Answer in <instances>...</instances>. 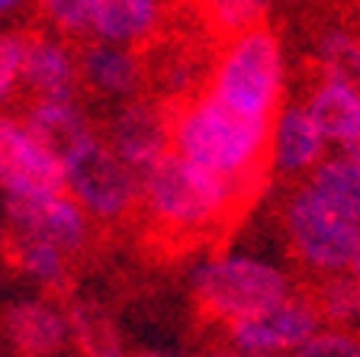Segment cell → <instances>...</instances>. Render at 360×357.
<instances>
[{"instance_id":"cell-4","label":"cell","mask_w":360,"mask_h":357,"mask_svg":"<svg viewBox=\"0 0 360 357\" xmlns=\"http://www.w3.org/2000/svg\"><path fill=\"white\" fill-rule=\"evenodd\" d=\"M61 168L71 196L90 219H97L106 229L132 232L142 200L139 174L112 155L97 132L61 158Z\"/></svg>"},{"instance_id":"cell-18","label":"cell","mask_w":360,"mask_h":357,"mask_svg":"<svg viewBox=\"0 0 360 357\" xmlns=\"http://www.w3.org/2000/svg\"><path fill=\"white\" fill-rule=\"evenodd\" d=\"M306 113L319 126L325 142H345L360 129V94L335 77H319Z\"/></svg>"},{"instance_id":"cell-11","label":"cell","mask_w":360,"mask_h":357,"mask_svg":"<svg viewBox=\"0 0 360 357\" xmlns=\"http://www.w3.org/2000/svg\"><path fill=\"white\" fill-rule=\"evenodd\" d=\"M22 87L36 100H58V104H75L77 90V65L68 45L58 39H49L42 32H26V55H22L20 71Z\"/></svg>"},{"instance_id":"cell-6","label":"cell","mask_w":360,"mask_h":357,"mask_svg":"<svg viewBox=\"0 0 360 357\" xmlns=\"http://www.w3.org/2000/svg\"><path fill=\"white\" fill-rule=\"evenodd\" d=\"M7 206V223L13 232L22 235H36L49 245H55L58 251H65L68 258H90L97 251V245L103 242L100 229L94 225V219L77 206L75 196H4Z\"/></svg>"},{"instance_id":"cell-8","label":"cell","mask_w":360,"mask_h":357,"mask_svg":"<svg viewBox=\"0 0 360 357\" xmlns=\"http://www.w3.org/2000/svg\"><path fill=\"white\" fill-rule=\"evenodd\" d=\"M103 142L126 168L142 177L145 168L171 151V110L151 97H132L110 116Z\"/></svg>"},{"instance_id":"cell-20","label":"cell","mask_w":360,"mask_h":357,"mask_svg":"<svg viewBox=\"0 0 360 357\" xmlns=\"http://www.w3.org/2000/svg\"><path fill=\"white\" fill-rule=\"evenodd\" d=\"M300 290L312 299L315 313L322 315V322L347 325V322H354L360 315V280L351 270L322 274L315 283H306Z\"/></svg>"},{"instance_id":"cell-22","label":"cell","mask_w":360,"mask_h":357,"mask_svg":"<svg viewBox=\"0 0 360 357\" xmlns=\"http://www.w3.org/2000/svg\"><path fill=\"white\" fill-rule=\"evenodd\" d=\"M292 357H360V332H354V328H319L300 348H292Z\"/></svg>"},{"instance_id":"cell-10","label":"cell","mask_w":360,"mask_h":357,"mask_svg":"<svg viewBox=\"0 0 360 357\" xmlns=\"http://www.w3.org/2000/svg\"><path fill=\"white\" fill-rule=\"evenodd\" d=\"M77 84L94 97H145L142 61L132 49L110 42H84L75 52Z\"/></svg>"},{"instance_id":"cell-14","label":"cell","mask_w":360,"mask_h":357,"mask_svg":"<svg viewBox=\"0 0 360 357\" xmlns=\"http://www.w3.org/2000/svg\"><path fill=\"white\" fill-rule=\"evenodd\" d=\"M0 251L13 270H20L22 277L42 283L49 293L58 296H71V258L65 251H58L55 245L42 242L36 235H22V232H4L0 238Z\"/></svg>"},{"instance_id":"cell-25","label":"cell","mask_w":360,"mask_h":357,"mask_svg":"<svg viewBox=\"0 0 360 357\" xmlns=\"http://www.w3.org/2000/svg\"><path fill=\"white\" fill-rule=\"evenodd\" d=\"M338 145H341V151H345L347 161L357 164V168H360V129H357L354 135H347L345 142H338Z\"/></svg>"},{"instance_id":"cell-12","label":"cell","mask_w":360,"mask_h":357,"mask_svg":"<svg viewBox=\"0 0 360 357\" xmlns=\"http://www.w3.org/2000/svg\"><path fill=\"white\" fill-rule=\"evenodd\" d=\"M4 335L16 357H55L68 344V319L52 299H20L4 313Z\"/></svg>"},{"instance_id":"cell-9","label":"cell","mask_w":360,"mask_h":357,"mask_svg":"<svg viewBox=\"0 0 360 357\" xmlns=\"http://www.w3.org/2000/svg\"><path fill=\"white\" fill-rule=\"evenodd\" d=\"M319 325H322V315L315 313L312 299L302 290H292V296L283 299L280 306H274L270 313L235 322L225 332H229V342L238 351H245V354L274 357L300 348L309 335L319 332Z\"/></svg>"},{"instance_id":"cell-3","label":"cell","mask_w":360,"mask_h":357,"mask_svg":"<svg viewBox=\"0 0 360 357\" xmlns=\"http://www.w3.org/2000/svg\"><path fill=\"white\" fill-rule=\"evenodd\" d=\"M292 296V280L283 270L255 258L210 261L193 277V306L206 325H235L270 313Z\"/></svg>"},{"instance_id":"cell-28","label":"cell","mask_w":360,"mask_h":357,"mask_svg":"<svg viewBox=\"0 0 360 357\" xmlns=\"http://www.w3.org/2000/svg\"><path fill=\"white\" fill-rule=\"evenodd\" d=\"M135 357H180V354H167V351H139Z\"/></svg>"},{"instance_id":"cell-5","label":"cell","mask_w":360,"mask_h":357,"mask_svg":"<svg viewBox=\"0 0 360 357\" xmlns=\"http://www.w3.org/2000/svg\"><path fill=\"white\" fill-rule=\"evenodd\" d=\"M292 254L315 274H338L351 268L360 248V219L345 216L325 203L309 184L296 187L283 206Z\"/></svg>"},{"instance_id":"cell-23","label":"cell","mask_w":360,"mask_h":357,"mask_svg":"<svg viewBox=\"0 0 360 357\" xmlns=\"http://www.w3.org/2000/svg\"><path fill=\"white\" fill-rule=\"evenodd\" d=\"M42 16L68 39H84L90 32L94 0H36Z\"/></svg>"},{"instance_id":"cell-19","label":"cell","mask_w":360,"mask_h":357,"mask_svg":"<svg viewBox=\"0 0 360 357\" xmlns=\"http://www.w3.org/2000/svg\"><path fill=\"white\" fill-rule=\"evenodd\" d=\"M190 13L196 16L206 36L216 45H225L229 39H235L238 32L251 30L257 23H264V0H187Z\"/></svg>"},{"instance_id":"cell-13","label":"cell","mask_w":360,"mask_h":357,"mask_svg":"<svg viewBox=\"0 0 360 357\" xmlns=\"http://www.w3.org/2000/svg\"><path fill=\"white\" fill-rule=\"evenodd\" d=\"M161 26V0H94L90 10V32L110 45L142 49Z\"/></svg>"},{"instance_id":"cell-30","label":"cell","mask_w":360,"mask_h":357,"mask_svg":"<svg viewBox=\"0 0 360 357\" xmlns=\"http://www.w3.org/2000/svg\"><path fill=\"white\" fill-rule=\"evenodd\" d=\"M174 7H187V0H174Z\"/></svg>"},{"instance_id":"cell-26","label":"cell","mask_w":360,"mask_h":357,"mask_svg":"<svg viewBox=\"0 0 360 357\" xmlns=\"http://www.w3.org/2000/svg\"><path fill=\"white\" fill-rule=\"evenodd\" d=\"M20 4H22V0H0V16H4V13H13Z\"/></svg>"},{"instance_id":"cell-15","label":"cell","mask_w":360,"mask_h":357,"mask_svg":"<svg viewBox=\"0 0 360 357\" xmlns=\"http://www.w3.org/2000/svg\"><path fill=\"white\" fill-rule=\"evenodd\" d=\"M325 139L306 106H290L280 110L277 126H274V164L286 174L312 171L322 161Z\"/></svg>"},{"instance_id":"cell-7","label":"cell","mask_w":360,"mask_h":357,"mask_svg":"<svg viewBox=\"0 0 360 357\" xmlns=\"http://www.w3.org/2000/svg\"><path fill=\"white\" fill-rule=\"evenodd\" d=\"M0 187L16 196L68 194L61 161L16 116H0Z\"/></svg>"},{"instance_id":"cell-27","label":"cell","mask_w":360,"mask_h":357,"mask_svg":"<svg viewBox=\"0 0 360 357\" xmlns=\"http://www.w3.org/2000/svg\"><path fill=\"white\" fill-rule=\"evenodd\" d=\"M202 357H245V354H238V351H225V348H216V351H210V354H202Z\"/></svg>"},{"instance_id":"cell-16","label":"cell","mask_w":360,"mask_h":357,"mask_svg":"<svg viewBox=\"0 0 360 357\" xmlns=\"http://www.w3.org/2000/svg\"><path fill=\"white\" fill-rule=\"evenodd\" d=\"M68 332L75 335L81 357H126L120 325L100 299L68 296Z\"/></svg>"},{"instance_id":"cell-1","label":"cell","mask_w":360,"mask_h":357,"mask_svg":"<svg viewBox=\"0 0 360 357\" xmlns=\"http://www.w3.org/2000/svg\"><path fill=\"white\" fill-rule=\"evenodd\" d=\"M171 110V151L219 177H235L257 164H274L277 119H257L232 110L210 87Z\"/></svg>"},{"instance_id":"cell-24","label":"cell","mask_w":360,"mask_h":357,"mask_svg":"<svg viewBox=\"0 0 360 357\" xmlns=\"http://www.w3.org/2000/svg\"><path fill=\"white\" fill-rule=\"evenodd\" d=\"M22 55H26V32H7L0 36V104L10 97L20 84Z\"/></svg>"},{"instance_id":"cell-2","label":"cell","mask_w":360,"mask_h":357,"mask_svg":"<svg viewBox=\"0 0 360 357\" xmlns=\"http://www.w3.org/2000/svg\"><path fill=\"white\" fill-rule=\"evenodd\" d=\"M210 90L245 116L277 119L283 110V52L267 23L238 32L216 55Z\"/></svg>"},{"instance_id":"cell-17","label":"cell","mask_w":360,"mask_h":357,"mask_svg":"<svg viewBox=\"0 0 360 357\" xmlns=\"http://www.w3.org/2000/svg\"><path fill=\"white\" fill-rule=\"evenodd\" d=\"M22 123L58 161L94 135L84 113L75 104H58V100H36L22 113Z\"/></svg>"},{"instance_id":"cell-29","label":"cell","mask_w":360,"mask_h":357,"mask_svg":"<svg viewBox=\"0 0 360 357\" xmlns=\"http://www.w3.org/2000/svg\"><path fill=\"white\" fill-rule=\"evenodd\" d=\"M347 270H351V274L360 280V248H357V254H354V261H351V268H347Z\"/></svg>"},{"instance_id":"cell-21","label":"cell","mask_w":360,"mask_h":357,"mask_svg":"<svg viewBox=\"0 0 360 357\" xmlns=\"http://www.w3.org/2000/svg\"><path fill=\"white\" fill-rule=\"evenodd\" d=\"M315 194L335 209H341L345 216L360 219V168L351 164L347 158H335V161H319L306 180Z\"/></svg>"}]
</instances>
